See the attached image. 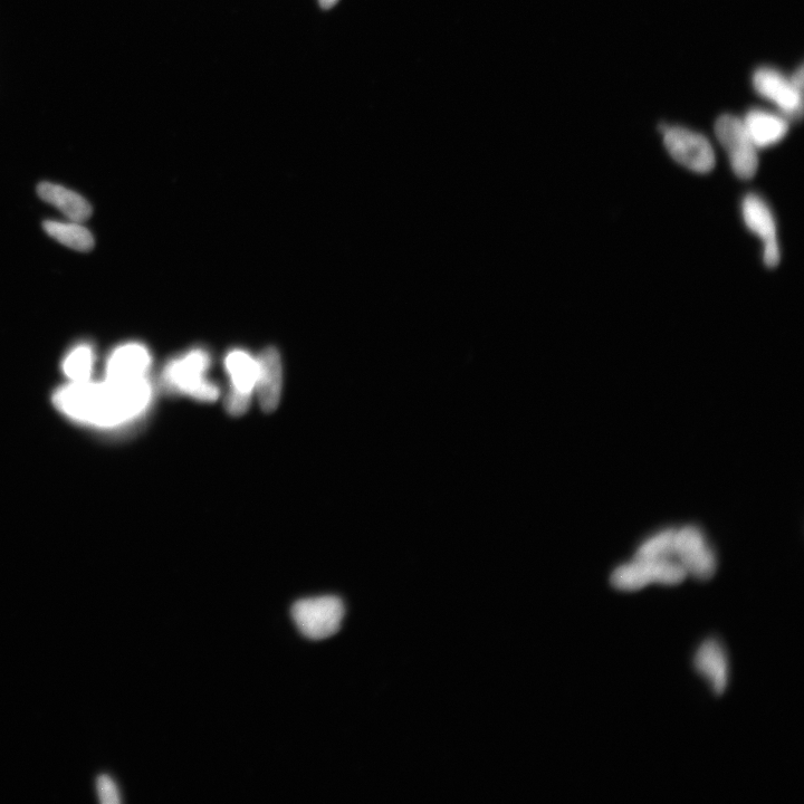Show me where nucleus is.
Returning a JSON list of instances; mask_svg holds the SVG:
<instances>
[{"mask_svg":"<svg viewBox=\"0 0 804 804\" xmlns=\"http://www.w3.org/2000/svg\"><path fill=\"white\" fill-rule=\"evenodd\" d=\"M232 388L226 400L229 413L241 416L250 406L252 392L255 389L258 363L245 351L235 350L228 354L225 361Z\"/></svg>","mask_w":804,"mask_h":804,"instance_id":"obj_9","label":"nucleus"},{"mask_svg":"<svg viewBox=\"0 0 804 804\" xmlns=\"http://www.w3.org/2000/svg\"><path fill=\"white\" fill-rule=\"evenodd\" d=\"M742 214L745 225L753 234L762 239L765 265L771 268L777 266L780 263L781 254L777 223H775L770 207L762 198L751 194L743 200Z\"/></svg>","mask_w":804,"mask_h":804,"instance_id":"obj_10","label":"nucleus"},{"mask_svg":"<svg viewBox=\"0 0 804 804\" xmlns=\"http://www.w3.org/2000/svg\"><path fill=\"white\" fill-rule=\"evenodd\" d=\"M95 354L89 344L73 348L63 361V372L70 382L91 380Z\"/></svg>","mask_w":804,"mask_h":804,"instance_id":"obj_17","label":"nucleus"},{"mask_svg":"<svg viewBox=\"0 0 804 804\" xmlns=\"http://www.w3.org/2000/svg\"><path fill=\"white\" fill-rule=\"evenodd\" d=\"M753 84L756 92L762 97L777 104L780 109L790 114V116L801 117L802 114V89H803V69L793 75L791 80L780 72L769 67H763L755 72Z\"/></svg>","mask_w":804,"mask_h":804,"instance_id":"obj_7","label":"nucleus"},{"mask_svg":"<svg viewBox=\"0 0 804 804\" xmlns=\"http://www.w3.org/2000/svg\"><path fill=\"white\" fill-rule=\"evenodd\" d=\"M715 132L729 156L734 174L740 179H752L759 169V149L755 147L743 120L725 114L717 119Z\"/></svg>","mask_w":804,"mask_h":804,"instance_id":"obj_4","label":"nucleus"},{"mask_svg":"<svg viewBox=\"0 0 804 804\" xmlns=\"http://www.w3.org/2000/svg\"><path fill=\"white\" fill-rule=\"evenodd\" d=\"M695 668L711 683L716 695L725 693L729 682V664L722 646L716 640H707L698 649Z\"/></svg>","mask_w":804,"mask_h":804,"instance_id":"obj_13","label":"nucleus"},{"mask_svg":"<svg viewBox=\"0 0 804 804\" xmlns=\"http://www.w3.org/2000/svg\"><path fill=\"white\" fill-rule=\"evenodd\" d=\"M44 229L57 242L79 252H89L94 246V238L88 228L78 222L64 223L46 220Z\"/></svg>","mask_w":804,"mask_h":804,"instance_id":"obj_16","label":"nucleus"},{"mask_svg":"<svg viewBox=\"0 0 804 804\" xmlns=\"http://www.w3.org/2000/svg\"><path fill=\"white\" fill-rule=\"evenodd\" d=\"M664 142L669 155L688 170L707 174L715 167V153L702 134L681 127L666 128Z\"/></svg>","mask_w":804,"mask_h":804,"instance_id":"obj_6","label":"nucleus"},{"mask_svg":"<svg viewBox=\"0 0 804 804\" xmlns=\"http://www.w3.org/2000/svg\"><path fill=\"white\" fill-rule=\"evenodd\" d=\"M743 122L758 149L777 145L789 131V123L786 119L760 110L750 111Z\"/></svg>","mask_w":804,"mask_h":804,"instance_id":"obj_14","label":"nucleus"},{"mask_svg":"<svg viewBox=\"0 0 804 804\" xmlns=\"http://www.w3.org/2000/svg\"><path fill=\"white\" fill-rule=\"evenodd\" d=\"M346 614L343 602L338 597L325 596L295 602L292 617L301 634L312 640L327 639L341 628Z\"/></svg>","mask_w":804,"mask_h":804,"instance_id":"obj_2","label":"nucleus"},{"mask_svg":"<svg viewBox=\"0 0 804 804\" xmlns=\"http://www.w3.org/2000/svg\"><path fill=\"white\" fill-rule=\"evenodd\" d=\"M98 791L101 801L105 804H118L121 802L116 784L107 775H102L98 779Z\"/></svg>","mask_w":804,"mask_h":804,"instance_id":"obj_19","label":"nucleus"},{"mask_svg":"<svg viewBox=\"0 0 804 804\" xmlns=\"http://www.w3.org/2000/svg\"><path fill=\"white\" fill-rule=\"evenodd\" d=\"M151 365L150 353L139 343H127L114 350L108 359L107 379L130 381L147 378Z\"/></svg>","mask_w":804,"mask_h":804,"instance_id":"obj_12","label":"nucleus"},{"mask_svg":"<svg viewBox=\"0 0 804 804\" xmlns=\"http://www.w3.org/2000/svg\"><path fill=\"white\" fill-rule=\"evenodd\" d=\"M150 400L151 386L147 378L70 382L54 396L55 406L65 416L100 428L118 427L137 418Z\"/></svg>","mask_w":804,"mask_h":804,"instance_id":"obj_1","label":"nucleus"},{"mask_svg":"<svg viewBox=\"0 0 804 804\" xmlns=\"http://www.w3.org/2000/svg\"><path fill=\"white\" fill-rule=\"evenodd\" d=\"M339 0H319L320 6L324 9H330L337 5Z\"/></svg>","mask_w":804,"mask_h":804,"instance_id":"obj_20","label":"nucleus"},{"mask_svg":"<svg viewBox=\"0 0 804 804\" xmlns=\"http://www.w3.org/2000/svg\"><path fill=\"white\" fill-rule=\"evenodd\" d=\"M675 548L676 558L687 574L701 581L714 577L716 557L700 530L686 526L681 531H676Z\"/></svg>","mask_w":804,"mask_h":804,"instance_id":"obj_8","label":"nucleus"},{"mask_svg":"<svg viewBox=\"0 0 804 804\" xmlns=\"http://www.w3.org/2000/svg\"><path fill=\"white\" fill-rule=\"evenodd\" d=\"M37 193L46 203L59 209L72 222L81 223L92 214V207L88 200L61 185L42 183L38 186Z\"/></svg>","mask_w":804,"mask_h":804,"instance_id":"obj_15","label":"nucleus"},{"mask_svg":"<svg viewBox=\"0 0 804 804\" xmlns=\"http://www.w3.org/2000/svg\"><path fill=\"white\" fill-rule=\"evenodd\" d=\"M210 359L206 351L193 350L185 357L171 361L164 379L168 387L200 401H214L219 396L218 388L206 379Z\"/></svg>","mask_w":804,"mask_h":804,"instance_id":"obj_3","label":"nucleus"},{"mask_svg":"<svg viewBox=\"0 0 804 804\" xmlns=\"http://www.w3.org/2000/svg\"><path fill=\"white\" fill-rule=\"evenodd\" d=\"M258 373L255 389L265 413H272L280 404L283 388V368L280 353L266 349L257 359Z\"/></svg>","mask_w":804,"mask_h":804,"instance_id":"obj_11","label":"nucleus"},{"mask_svg":"<svg viewBox=\"0 0 804 804\" xmlns=\"http://www.w3.org/2000/svg\"><path fill=\"white\" fill-rule=\"evenodd\" d=\"M676 531L667 530L646 541L637 550L634 560L643 562H656L676 558L675 548Z\"/></svg>","mask_w":804,"mask_h":804,"instance_id":"obj_18","label":"nucleus"},{"mask_svg":"<svg viewBox=\"0 0 804 804\" xmlns=\"http://www.w3.org/2000/svg\"><path fill=\"white\" fill-rule=\"evenodd\" d=\"M687 572L677 559L643 562L635 561L624 564L611 574V586L621 591H638L650 583L675 586L682 583Z\"/></svg>","mask_w":804,"mask_h":804,"instance_id":"obj_5","label":"nucleus"}]
</instances>
